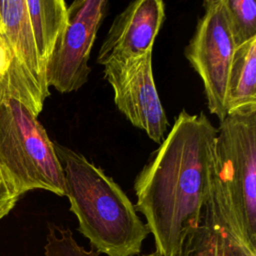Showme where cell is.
Segmentation results:
<instances>
[{"instance_id": "cell-1", "label": "cell", "mask_w": 256, "mask_h": 256, "mask_svg": "<svg viewBox=\"0 0 256 256\" xmlns=\"http://www.w3.org/2000/svg\"><path fill=\"white\" fill-rule=\"evenodd\" d=\"M217 128L204 112L183 109L134 181L136 211L146 219L155 252L181 256L209 196Z\"/></svg>"}, {"instance_id": "cell-2", "label": "cell", "mask_w": 256, "mask_h": 256, "mask_svg": "<svg viewBox=\"0 0 256 256\" xmlns=\"http://www.w3.org/2000/svg\"><path fill=\"white\" fill-rule=\"evenodd\" d=\"M70 211L91 248L107 256H135L150 234L122 188L83 154L54 142Z\"/></svg>"}, {"instance_id": "cell-3", "label": "cell", "mask_w": 256, "mask_h": 256, "mask_svg": "<svg viewBox=\"0 0 256 256\" xmlns=\"http://www.w3.org/2000/svg\"><path fill=\"white\" fill-rule=\"evenodd\" d=\"M212 193L230 230L256 252V105L230 112L220 121Z\"/></svg>"}, {"instance_id": "cell-4", "label": "cell", "mask_w": 256, "mask_h": 256, "mask_svg": "<svg viewBox=\"0 0 256 256\" xmlns=\"http://www.w3.org/2000/svg\"><path fill=\"white\" fill-rule=\"evenodd\" d=\"M0 166L20 196L35 189L65 196L62 167L42 124L23 104H0Z\"/></svg>"}, {"instance_id": "cell-5", "label": "cell", "mask_w": 256, "mask_h": 256, "mask_svg": "<svg viewBox=\"0 0 256 256\" xmlns=\"http://www.w3.org/2000/svg\"><path fill=\"white\" fill-rule=\"evenodd\" d=\"M204 13L184 49V56L201 78L207 107L221 121L226 115V90L236 45L233 41L224 0H207Z\"/></svg>"}, {"instance_id": "cell-6", "label": "cell", "mask_w": 256, "mask_h": 256, "mask_svg": "<svg viewBox=\"0 0 256 256\" xmlns=\"http://www.w3.org/2000/svg\"><path fill=\"white\" fill-rule=\"evenodd\" d=\"M107 0H75L46 66V83L60 93L79 90L88 81V64L97 32L108 12Z\"/></svg>"}, {"instance_id": "cell-7", "label": "cell", "mask_w": 256, "mask_h": 256, "mask_svg": "<svg viewBox=\"0 0 256 256\" xmlns=\"http://www.w3.org/2000/svg\"><path fill=\"white\" fill-rule=\"evenodd\" d=\"M153 50L104 66V77L114 92L118 110L136 128L160 144L169 126L158 95L152 68Z\"/></svg>"}, {"instance_id": "cell-8", "label": "cell", "mask_w": 256, "mask_h": 256, "mask_svg": "<svg viewBox=\"0 0 256 256\" xmlns=\"http://www.w3.org/2000/svg\"><path fill=\"white\" fill-rule=\"evenodd\" d=\"M165 19L161 0H136L113 20L100 46L97 62L105 66L111 61H124L153 50Z\"/></svg>"}, {"instance_id": "cell-9", "label": "cell", "mask_w": 256, "mask_h": 256, "mask_svg": "<svg viewBox=\"0 0 256 256\" xmlns=\"http://www.w3.org/2000/svg\"><path fill=\"white\" fill-rule=\"evenodd\" d=\"M181 256H256L230 230L210 190L197 228L184 242Z\"/></svg>"}, {"instance_id": "cell-10", "label": "cell", "mask_w": 256, "mask_h": 256, "mask_svg": "<svg viewBox=\"0 0 256 256\" xmlns=\"http://www.w3.org/2000/svg\"><path fill=\"white\" fill-rule=\"evenodd\" d=\"M29 20L39 56L45 71L52 52L67 23L64 0H26Z\"/></svg>"}, {"instance_id": "cell-11", "label": "cell", "mask_w": 256, "mask_h": 256, "mask_svg": "<svg viewBox=\"0 0 256 256\" xmlns=\"http://www.w3.org/2000/svg\"><path fill=\"white\" fill-rule=\"evenodd\" d=\"M251 105H256V37L234 51L225 100L227 114Z\"/></svg>"}, {"instance_id": "cell-12", "label": "cell", "mask_w": 256, "mask_h": 256, "mask_svg": "<svg viewBox=\"0 0 256 256\" xmlns=\"http://www.w3.org/2000/svg\"><path fill=\"white\" fill-rule=\"evenodd\" d=\"M233 41L237 46L256 37V2L224 0Z\"/></svg>"}, {"instance_id": "cell-13", "label": "cell", "mask_w": 256, "mask_h": 256, "mask_svg": "<svg viewBox=\"0 0 256 256\" xmlns=\"http://www.w3.org/2000/svg\"><path fill=\"white\" fill-rule=\"evenodd\" d=\"M93 248L86 250L77 243L71 230L55 224H49L44 256H99Z\"/></svg>"}, {"instance_id": "cell-14", "label": "cell", "mask_w": 256, "mask_h": 256, "mask_svg": "<svg viewBox=\"0 0 256 256\" xmlns=\"http://www.w3.org/2000/svg\"><path fill=\"white\" fill-rule=\"evenodd\" d=\"M20 197L14 185L0 166V219L9 214Z\"/></svg>"}, {"instance_id": "cell-15", "label": "cell", "mask_w": 256, "mask_h": 256, "mask_svg": "<svg viewBox=\"0 0 256 256\" xmlns=\"http://www.w3.org/2000/svg\"><path fill=\"white\" fill-rule=\"evenodd\" d=\"M143 256H160V255L157 254L156 252H153V253H150V254H147V255H143Z\"/></svg>"}]
</instances>
